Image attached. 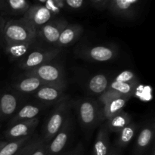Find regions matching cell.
<instances>
[{"instance_id":"277c9868","label":"cell","mask_w":155,"mask_h":155,"mask_svg":"<svg viewBox=\"0 0 155 155\" xmlns=\"http://www.w3.org/2000/svg\"><path fill=\"white\" fill-rule=\"evenodd\" d=\"M24 75L35 76L46 85L66 86L64 74L61 67L56 64L46 63L37 68L24 72Z\"/></svg>"},{"instance_id":"9a60e30c","label":"cell","mask_w":155,"mask_h":155,"mask_svg":"<svg viewBox=\"0 0 155 155\" xmlns=\"http://www.w3.org/2000/svg\"><path fill=\"white\" fill-rule=\"evenodd\" d=\"M18 98L12 92H5L0 95V119H5L15 114L18 110Z\"/></svg>"},{"instance_id":"d4e9b609","label":"cell","mask_w":155,"mask_h":155,"mask_svg":"<svg viewBox=\"0 0 155 155\" xmlns=\"http://www.w3.org/2000/svg\"><path fill=\"white\" fill-rule=\"evenodd\" d=\"M40 138L33 136L29 142H27L15 155H30L37 145Z\"/></svg>"},{"instance_id":"7c38bea8","label":"cell","mask_w":155,"mask_h":155,"mask_svg":"<svg viewBox=\"0 0 155 155\" xmlns=\"http://www.w3.org/2000/svg\"><path fill=\"white\" fill-rule=\"evenodd\" d=\"M154 136V124H148L145 126L136 139L134 147V153L136 155H142L148 150L151 145Z\"/></svg>"},{"instance_id":"d590c367","label":"cell","mask_w":155,"mask_h":155,"mask_svg":"<svg viewBox=\"0 0 155 155\" xmlns=\"http://www.w3.org/2000/svg\"><path fill=\"white\" fill-rule=\"evenodd\" d=\"M40 1H41V2H45V0H40Z\"/></svg>"},{"instance_id":"83f0119b","label":"cell","mask_w":155,"mask_h":155,"mask_svg":"<svg viewBox=\"0 0 155 155\" xmlns=\"http://www.w3.org/2000/svg\"><path fill=\"white\" fill-rule=\"evenodd\" d=\"M46 148L47 143L42 138H40L37 145L30 155H46Z\"/></svg>"},{"instance_id":"5bb4252c","label":"cell","mask_w":155,"mask_h":155,"mask_svg":"<svg viewBox=\"0 0 155 155\" xmlns=\"http://www.w3.org/2000/svg\"><path fill=\"white\" fill-rule=\"evenodd\" d=\"M45 85L46 84L43 81L35 76L25 75V77L20 79L14 84V87L19 93L33 94Z\"/></svg>"},{"instance_id":"f546056e","label":"cell","mask_w":155,"mask_h":155,"mask_svg":"<svg viewBox=\"0 0 155 155\" xmlns=\"http://www.w3.org/2000/svg\"><path fill=\"white\" fill-rule=\"evenodd\" d=\"M83 146L81 143H79L78 145H76L74 148L68 152L62 154L61 155H83Z\"/></svg>"},{"instance_id":"e575fe53","label":"cell","mask_w":155,"mask_h":155,"mask_svg":"<svg viewBox=\"0 0 155 155\" xmlns=\"http://www.w3.org/2000/svg\"><path fill=\"white\" fill-rule=\"evenodd\" d=\"M151 155H155V151H154V148L153 147L152 151H151Z\"/></svg>"},{"instance_id":"8992f818","label":"cell","mask_w":155,"mask_h":155,"mask_svg":"<svg viewBox=\"0 0 155 155\" xmlns=\"http://www.w3.org/2000/svg\"><path fill=\"white\" fill-rule=\"evenodd\" d=\"M60 48H58L48 50L33 51L21 59L19 64V68L24 71H30L44 64L51 62L60 54Z\"/></svg>"},{"instance_id":"44dd1931","label":"cell","mask_w":155,"mask_h":155,"mask_svg":"<svg viewBox=\"0 0 155 155\" xmlns=\"http://www.w3.org/2000/svg\"><path fill=\"white\" fill-rule=\"evenodd\" d=\"M109 83V79L105 74H96L88 82V89L92 94L100 96L107 91Z\"/></svg>"},{"instance_id":"1f68e13d","label":"cell","mask_w":155,"mask_h":155,"mask_svg":"<svg viewBox=\"0 0 155 155\" xmlns=\"http://www.w3.org/2000/svg\"><path fill=\"white\" fill-rule=\"evenodd\" d=\"M108 155H120V154L119 153V151H118L117 148H111V149H110V151Z\"/></svg>"},{"instance_id":"74e56055","label":"cell","mask_w":155,"mask_h":155,"mask_svg":"<svg viewBox=\"0 0 155 155\" xmlns=\"http://www.w3.org/2000/svg\"><path fill=\"white\" fill-rule=\"evenodd\" d=\"M96 1H98V2H100V1H101V0H96Z\"/></svg>"},{"instance_id":"4dcf8cb0","label":"cell","mask_w":155,"mask_h":155,"mask_svg":"<svg viewBox=\"0 0 155 155\" xmlns=\"http://www.w3.org/2000/svg\"><path fill=\"white\" fill-rule=\"evenodd\" d=\"M67 4L71 8H78L83 5V0H66Z\"/></svg>"},{"instance_id":"ffe728a7","label":"cell","mask_w":155,"mask_h":155,"mask_svg":"<svg viewBox=\"0 0 155 155\" xmlns=\"http://www.w3.org/2000/svg\"><path fill=\"white\" fill-rule=\"evenodd\" d=\"M41 111V107L33 104H27L21 107L18 112L15 113L11 121V125L22 121L30 120L37 117Z\"/></svg>"},{"instance_id":"484cf974","label":"cell","mask_w":155,"mask_h":155,"mask_svg":"<svg viewBox=\"0 0 155 155\" xmlns=\"http://www.w3.org/2000/svg\"><path fill=\"white\" fill-rule=\"evenodd\" d=\"M114 80L122 83H132L138 80V78L135 75L134 73L131 71H124L118 74L114 79Z\"/></svg>"},{"instance_id":"836d02e7","label":"cell","mask_w":155,"mask_h":155,"mask_svg":"<svg viewBox=\"0 0 155 155\" xmlns=\"http://www.w3.org/2000/svg\"><path fill=\"white\" fill-rule=\"evenodd\" d=\"M5 142H0V150H1V148H2L3 145H4L5 144Z\"/></svg>"},{"instance_id":"7a4b0ae2","label":"cell","mask_w":155,"mask_h":155,"mask_svg":"<svg viewBox=\"0 0 155 155\" xmlns=\"http://www.w3.org/2000/svg\"><path fill=\"white\" fill-rule=\"evenodd\" d=\"M77 116L83 129L91 130L102 121V108L98 101L83 98L77 101Z\"/></svg>"},{"instance_id":"6da1fadb","label":"cell","mask_w":155,"mask_h":155,"mask_svg":"<svg viewBox=\"0 0 155 155\" xmlns=\"http://www.w3.org/2000/svg\"><path fill=\"white\" fill-rule=\"evenodd\" d=\"M37 29L27 20L8 22L3 29V39L6 45L17 43H31L36 39Z\"/></svg>"},{"instance_id":"d6a6232c","label":"cell","mask_w":155,"mask_h":155,"mask_svg":"<svg viewBox=\"0 0 155 155\" xmlns=\"http://www.w3.org/2000/svg\"><path fill=\"white\" fill-rule=\"evenodd\" d=\"M3 29H4V27L2 25L0 24V36H2L3 34ZM3 37V36H2Z\"/></svg>"},{"instance_id":"e0dca14e","label":"cell","mask_w":155,"mask_h":155,"mask_svg":"<svg viewBox=\"0 0 155 155\" xmlns=\"http://www.w3.org/2000/svg\"><path fill=\"white\" fill-rule=\"evenodd\" d=\"M132 123V117L130 114L124 110L112 117L105 120L106 127L110 133H117L122 129Z\"/></svg>"},{"instance_id":"603a6c76","label":"cell","mask_w":155,"mask_h":155,"mask_svg":"<svg viewBox=\"0 0 155 155\" xmlns=\"http://www.w3.org/2000/svg\"><path fill=\"white\" fill-rule=\"evenodd\" d=\"M33 136L14 139L8 142H6L0 150V155H15L27 142H29L33 138Z\"/></svg>"},{"instance_id":"2e32d148","label":"cell","mask_w":155,"mask_h":155,"mask_svg":"<svg viewBox=\"0 0 155 155\" xmlns=\"http://www.w3.org/2000/svg\"><path fill=\"white\" fill-rule=\"evenodd\" d=\"M82 32H83V28L81 26L68 25L61 33L58 40L55 44V46L58 48H60L74 43L80 38Z\"/></svg>"},{"instance_id":"cb8c5ba5","label":"cell","mask_w":155,"mask_h":155,"mask_svg":"<svg viewBox=\"0 0 155 155\" xmlns=\"http://www.w3.org/2000/svg\"><path fill=\"white\" fill-rule=\"evenodd\" d=\"M31 43H17L5 45V51L12 59L22 58L31 48Z\"/></svg>"},{"instance_id":"4fadbf2b","label":"cell","mask_w":155,"mask_h":155,"mask_svg":"<svg viewBox=\"0 0 155 155\" xmlns=\"http://www.w3.org/2000/svg\"><path fill=\"white\" fill-rule=\"evenodd\" d=\"M110 132L106 127L105 123L101 124L96 135L93 145V155H108L111 146L110 142Z\"/></svg>"},{"instance_id":"3957f363","label":"cell","mask_w":155,"mask_h":155,"mask_svg":"<svg viewBox=\"0 0 155 155\" xmlns=\"http://www.w3.org/2000/svg\"><path fill=\"white\" fill-rule=\"evenodd\" d=\"M71 101L67 97H64L58 101L57 106L48 117L44 128L43 140L47 144L54 138V136L61 129L67 117L70 114Z\"/></svg>"},{"instance_id":"8d00e7d4","label":"cell","mask_w":155,"mask_h":155,"mask_svg":"<svg viewBox=\"0 0 155 155\" xmlns=\"http://www.w3.org/2000/svg\"><path fill=\"white\" fill-rule=\"evenodd\" d=\"M0 117H1V110H0Z\"/></svg>"},{"instance_id":"ac0fdd59","label":"cell","mask_w":155,"mask_h":155,"mask_svg":"<svg viewBox=\"0 0 155 155\" xmlns=\"http://www.w3.org/2000/svg\"><path fill=\"white\" fill-rule=\"evenodd\" d=\"M51 18V12L45 7H39L27 12L26 18L27 21L33 24L36 29L46 24Z\"/></svg>"},{"instance_id":"f1b7e54d","label":"cell","mask_w":155,"mask_h":155,"mask_svg":"<svg viewBox=\"0 0 155 155\" xmlns=\"http://www.w3.org/2000/svg\"><path fill=\"white\" fill-rule=\"evenodd\" d=\"M116 5L119 10L126 12L131 7L132 3L130 0H116Z\"/></svg>"},{"instance_id":"7402d4cb","label":"cell","mask_w":155,"mask_h":155,"mask_svg":"<svg viewBox=\"0 0 155 155\" xmlns=\"http://www.w3.org/2000/svg\"><path fill=\"white\" fill-rule=\"evenodd\" d=\"M139 125L132 122L117 133L116 140L117 147L120 148H126L135 137Z\"/></svg>"},{"instance_id":"9c48e42d","label":"cell","mask_w":155,"mask_h":155,"mask_svg":"<svg viewBox=\"0 0 155 155\" xmlns=\"http://www.w3.org/2000/svg\"><path fill=\"white\" fill-rule=\"evenodd\" d=\"M39 118L36 117L30 120L16 123L10 126L5 133V136L10 141L33 136L35 130L39 125Z\"/></svg>"},{"instance_id":"4316f807","label":"cell","mask_w":155,"mask_h":155,"mask_svg":"<svg viewBox=\"0 0 155 155\" xmlns=\"http://www.w3.org/2000/svg\"><path fill=\"white\" fill-rule=\"evenodd\" d=\"M10 7L15 11H25L27 8V2L25 0H8Z\"/></svg>"},{"instance_id":"d6986e66","label":"cell","mask_w":155,"mask_h":155,"mask_svg":"<svg viewBox=\"0 0 155 155\" xmlns=\"http://www.w3.org/2000/svg\"><path fill=\"white\" fill-rule=\"evenodd\" d=\"M139 86V80L132 82V83H122V82H118L114 80L113 81L110 82L107 90L117 92L124 96L132 98L136 93Z\"/></svg>"},{"instance_id":"ba28073f","label":"cell","mask_w":155,"mask_h":155,"mask_svg":"<svg viewBox=\"0 0 155 155\" xmlns=\"http://www.w3.org/2000/svg\"><path fill=\"white\" fill-rule=\"evenodd\" d=\"M117 54L115 47L110 45H95L85 48L80 52V55L88 61L105 62L111 61Z\"/></svg>"},{"instance_id":"8fae6325","label":"cell","mask_w":155,"mask_h":155,"mask_svg":"<svg viewBox=\"0 0 155 155\" xmlns=\"http://www.w3.org/2000/svg\"><path fill=\"white\" fill-rule=\"evenodd\" d=\"M65 87L45 85L36 91L34 97L36 99L45 103L58 102L64 98Z\"/></svg>"},{"instance_id":"52a82bcc","label":"cell","mask_w":155,"mask_h":155,"mask_svg":"<svg viewBox=\"0 0 155 155\" xmlns=\"http://www.w3.org/2000/svg\"><path fill=\"white\" fill-rule=\"evenodd\" d=\"M72 129V118L70 114L61 129L47 144L46 155H61L62 154L71 137Z\"/></svg>"},{"instance_id":"5b68a950","label":"cell","mask_w":155,"mask_h":155,"mask_svg":"<svg viewBox=\"0 0 155 155\" xmlns=\"http://www.w3.org/2000/svg\"><path fill=\"white\" fill-rule=\"evenodd\" d=\"M130 98L109 90L98 96V101L102 108V121L107 120L122 111Z\"/></svg>"},{"instance_id":"30bf717a","label":"cell","mask_w":155,"mask_h":155,"mask_svg":"<svg viewBox=\"0 0 155 155\" xmlns=\"http://www.w3.org/2000/svg\"><path fill=\"white\" fill-rule=\"evenodd\" d=\"M68 26L64 22L48 23L36 30V37H39L50 44L57 43L61 33Z\"/></svg>"}]
</instances>
